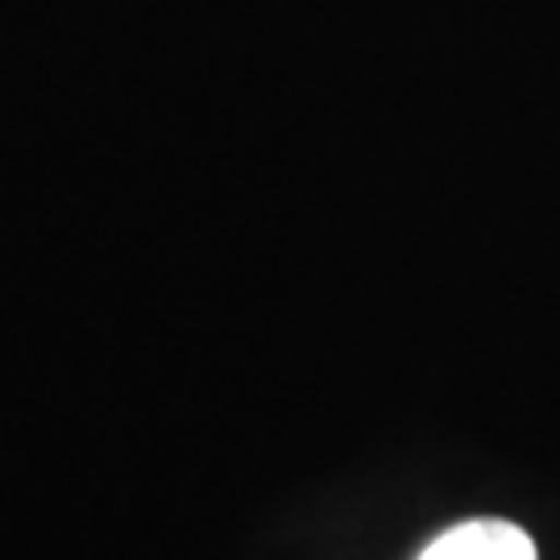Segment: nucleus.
Returning <instances> with one entry per match:
<instances>
[{"label": "nucleus", "mask_w": 560, "mask_h": 560, "mask_svg": "<svg viewBox=\"0 0 560 560\" xmlns=\"http://www.w3.org/2000/svg\"><path fill=\"white\" fill-rule=\"evenodd\" d=\"M420 560H540L536 544L520 523L506 520H469L448 527L428 544Z\"/></svg>", "instance_id": "f257e3e1"}]
</instances>
